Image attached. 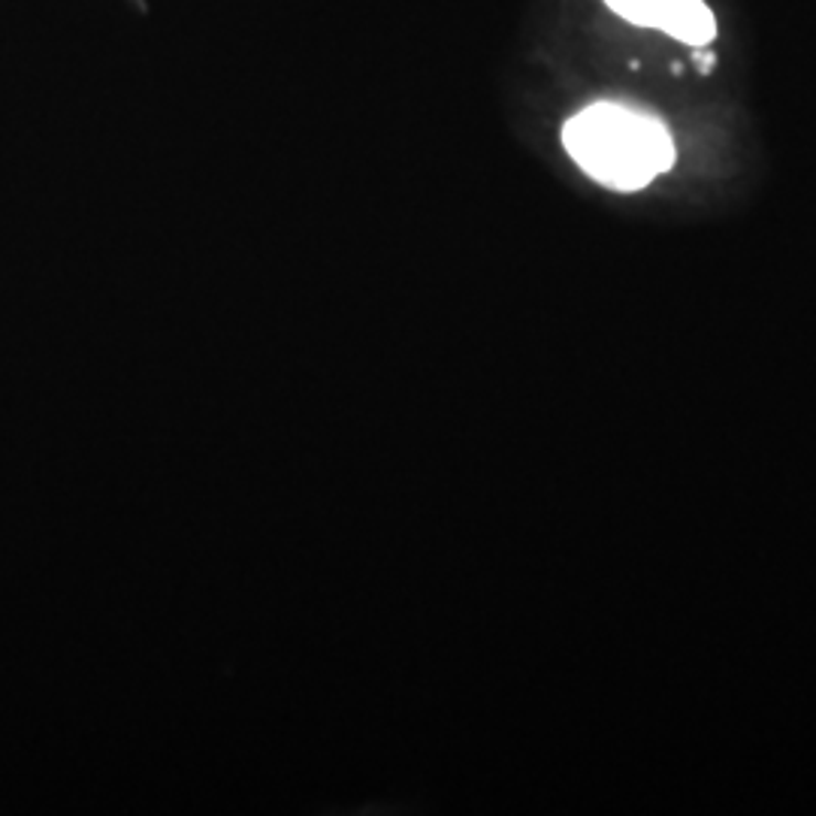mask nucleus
I'll list each match as a JSON object with an SVG mask.
<instances>
[{"label": "nucleus", "instance_id": "2", "mask_svg": "<svg viewBox=\"0 0 816 816\" xmlns=\"http://www.w3.org/2000/svg\"><path fill=\"white\" fill-rule=\"evenodd\" d=\"M608 10L638 28H656L680 43L701 49L717 36V19L705 0H605Z\"/></svg>", "mask_w": 816, "mask_h": 816}, {"label": "nucleus", "instance_id": "1", "mask_svg": "<svg viewBox=\"0 0 816 816\" xmlns=\"http://www.w3.org/2000/svg\"><path fill=\"white\" fill-rule=\"evenodd\" d=\"M562 146L583 173L614 191L647 187L677 158L659 118L620 104H593L569 118Z\"/></svg>", "mask_w": 816, "mask_h": 816}]
</instances>
